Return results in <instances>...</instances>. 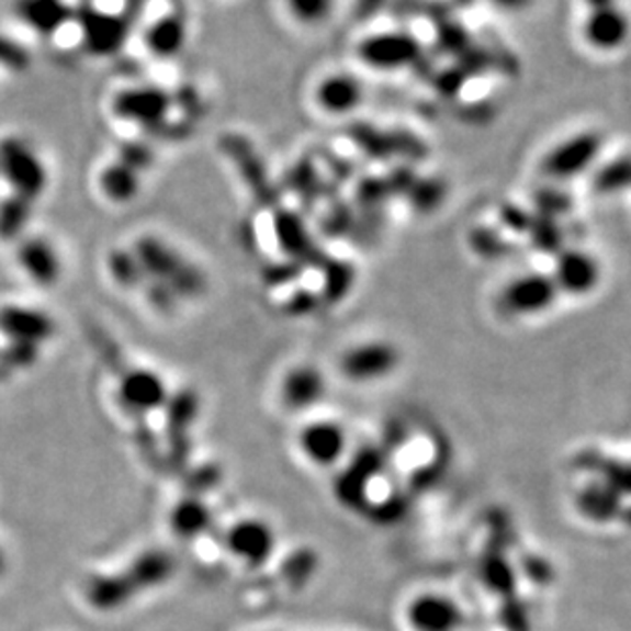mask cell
<instances>
[{
	"instance_id": "6da1fadb",
	"label": "cell",
	"mask_w": 631,
	"mask_h": 631,
	"mask_svg": "<svg viewBox=\"0 0 631 631\" xmlns=\"http://www.w3.org/2000/svg\"><path fill=\"white\" fill-rule=\"evenodd\" d=\"M0 179L11 189V195L30 203L40 200L49 183L44 158L21 136L0 138Z\"/></svg>"
},
{
	"instance_id": "8fae6325",
	"label": "cell",
	"mask_w": 631,
	"mask_h": 631,
	"mask_svg": "<svg viewBox=\"0 0 631 631\" xmlns=\"http://www.w3.org/2000/svg\"><path fill=\"white\" fill-rule=\"evenodd\" d=\"M13 11L21 25L42 37L56 35L77 15L68 0H15Z\"/></svg>"
},
{
	"instance_id": "4316f807",
	"label": "cell",
	"mask_w": 631,
	"mask_h": 631,
	"mask_svg": "<svg viewBox=\"0 0 631 631\" xmlns=\"http://www.w3.org/2000/svg\"><path fill=\"white\" fill-rule=\"evenodd\" d=\"M25 52L21 47L11 46L9 42H0V63L21 66L25 63Z\"/></svg>"
},
{
	"instance_id": "3957f363",
	"label": "cell",
	"mask_w": 631,
	"mask_h": 631,
	"mask_svg": "<svg viewBox=\"0 0 631 631\" xmlns=\"http://www.w3.org/2000/svg\"><path fill=\"white\" fill-rule=\"evenodd\" d=\"M75 21L80 30V44L93 58H111L127 44L129 23L115 11L89 2L77 11Z\"/></svg>"
},
{
	"instance_id": "cb8c5ba5",
	"label": "cell",
	"mask_w": 631,
	"mask_h": 631,
	"mask_svg": "<svg viewBox=\"0 0 631 631\" xmlns=\"http://www.w3.org/2000/svg\"><path fill=\"white\" fill-rule=\"evenodd\" d=\"M30 201L21 200L15 195H9L0 203V238H15L30 222L32 214Z\"/></svg>"
},
{
	"instance_id": "7a4b0ae2",
	"label": "cell",
	"mask_w": 631,
	"mask_h": 631,
	"mask_svg": "<svg viewBox=\"0 0 631 631\" xmlns=\"http://www.w3.org/2000/svg\"><path fill=\"white\" fill-rule=\"evenodd\" d=\"M136 259L144 271V275H153L160 279L158 285L169 288L174 295H195L203 290V279L201 273L187 264L185 259H181L172 248L160 243L158 238H144L136 247Z\"/></svg>"
},
{
	"instance_id": "9a60e30c",
	"label": "cell",
	"mask_w": 631,
	"mask_h": 631,
	"mask_svg": "<svg viewBox=\"0 0 631 631\" xmlns=\"http://www.w3.org/2000/svg\"><path fill=\"white\" fill-rule=\"evenodd\" d=\"M19 262L23 271L44 288L54 285L63 275L60 255L44 238H32L23 243V247L19 250Z\"/></svg>"
},
{
	"instance_id": "7c38bea8",
	"label": "cell",
	"mask_w": 631,
	"mask_h": 631,
	"mask_svg": "<svg viewBox=\"0 0 631 631\" xmlns=\"http://www.w3.org/2000/svg\"><path fill=\"white\" fill-rule=\"evenodd\" d=\"M169 392L162 378L150 370H132L120 384V401L134 413H153L167 401Z\"/></svg>"
},
{
	"instance_id": "484cf974",
	"label": "cell",
	"mask_w": 631,
	"mask_h": 631,
	"mask_svg": "<svg viewBox=\"0 0 631 631\" xmlns=\"http://www.w3.org/2000/svg\"><path fill=\"white\" fill-rule=\"evenodd\" d=\"M109 273L117 283H122L124 288H132L134 283H139L144 279V271L139 267L138 259L134 252H125V250H115L109 259Z\"/></svg>"
},
{
	"instance_id": "5b68a950",
	"label": "cell",
	"mask_w": 631,
	"mask_h": 631,
	"mask_svg": "<svg viewBox=\"0 0 631 631\" xmlns=\"http://www.w3.org/2000/svg\"><path fill=\"white\" fill-rule=\"evenodd\" d=\"M113 113L127 124L155 129L165 124L170 111V97L158 87H127L111 101Z\"/></svg>"
},
{
	"instance_id": "d6986e66",
	"label": "cell",
	"mask_w": 631,
	"mask_h": 631,
	"mask_svg": "<svg viewBox=\"0 0 631 631\" xmlns=\"http://www.w3.org/2000/svg\"><path fill=\"white\" fill-rule=\"evenodd\" d=\"M142 187L139 170L129 167L124 160H115L101 170L99 174V189L101 193L113 203H129L136 200Z\"/></svg>"
},
{
	"instance_id": "e0dca14e",
	"label": "cell",
	"mask_w": 631,
	"mask_h": 631,
	"mask_svg": "<svg viewBox=\"0 0 631 631\" xmlns=\"http://www.w3.org/2000/svg\"><path fill=\"white\" fill-rule=\"evenodd\" d=\"M630 23L628 16L616 7H607L593 11V15L586 19L585 35L590 46L599 49H616L628 40Z\"/></svg>"
},
{
	"instance_id": "277c9868",
	"label": "cell",
	"mask_w": 631,
	"mask_h": 631,
	"mask_svg": "<svg viewBox=\"0 0 631 631\" xmlns=\"http://www.w3.org/2000/svg\"><path fill=\"white\" fill-rule=\"evenodd\" d=\"M357 58L375 70H401L420 58V46L408 33H373L357 46Z\"/></svg>"
},
{
	"instance_id": "30bf717a",
	"label": "cell",
	"mask_w": 631,
	"mask_h": 631,
	"mask_svg": "<svg viewBox=\"0 0 631 631\" xmlns=\"http://www.w3.org/2000/svg\"><path fill=\"white\" fill-rule=\"evenodd\" d=\"M300 449L309 462L330 467L347 451V435L335 420H314L300 432Z\"/></svg>"
},
{
	"instance_id": "8992f818",
	"label": "cell",
	"mask_w": 631,
	"mask_h": 631,
	"mask_svg": "<svg viewBox=\"0 0 631 631\" xmlns=\"http://www.w3.org/2000/svg\"><path fill=\"white\" fill-rule=\"evenodd\" d=\"M398 353L387 342H361L345 351L340 359V371L353 382L382 380L396 370Z\"/></svg>"
},
{
	"instance_id": "9c48e42d",
	"label": "cell",
	"mask_w": 631,
	"mask_h": 631,
	"mask_svg": "<svg viewBox=\"0 0 631 631\" xmlns=\"http://www.w3.org/2000/svg\"><path fill=\"white\" fill-rule=\"evenodd\" d=\"M0 333L9 342L42 347L54 337L56 324L46 312L27 306H4L0 309Z\"/></svg>"
},
{
	"instance_id": "d4e9b609",
	"label": "cell",
	"mask_w": 631,
	"mask_h": 631,
	"mask_svg": "<svg viewBox=\"0 0 631 631\" xmlns=\"http://www.w3.org/2000/svg\"><path fill=\"white\" fill-rule=\"evenodd\" d=\"M288 13L300 25H320L335 11V0H285Z\"/></svg>"
},
{
	"instance_id": "83f0119b",
	"label": "cell",
	"mask_w": 631,
	"mask_h": 631,
	"mask_svg": "<svg viewBox=\"0 0 631 631\" xmlns=\"http://www.w3.org/2000/svg\"><path fill=\"white\" fill-rule=\"evenodd\" d=\"M384 2L385 0H359L357 7H359V13H361V15H373L375 11L382 9Z\"/></svg>"
},
{
	"instance_id": "ba28073f",
	"label": "cell",
	"mask_w": 631,
	"mask_h": 631,
	"mask_svg": "<svg viewBox=\"0 0 631 631\" xmlns=\"http://www.w3.org/2000/svg\"><path fill=\"white\" fill-rule=\"evenodd\" d=\"M363 97H365L363 82L349 72L326 75L314 91V101L318 109L333 117L354 113L361 108Z\"/></svg>"
},
{
	"instance_id": "7402d4cb",
	"label": "cell",
	"mask_w": 631,
	"mask_h": 631,
	"mask_svg": "<svg viewBox=\"0 0 631 631\" xmlns=\"http://www.w3.org/2000/svg\"><path fill=\"white\" fill-rule=\"evenodd\" d=\"M210 510L200 500H181L172 515L170 525L179 538H198L210 525Z\"/></svg>"
},
{
	"instance_id": "f1b7e54d",
	"label": "cell",
	"mask_w": 631,
	"mask_h": 631,
	"mask_svg": "<svg viewBox=\"0 0 631 631\" xmlns=\"http://www.w3.org/2000/svg\"><path fill=\"white\" fill-rule=\"evenodd\" d=\"M590 4L593 11H599V9H607V7H613V0H586Z\"/></svg>"
},
{
	"instance_id": "2e32d148",
	"label": "cell",
	"mask_w": 631,
	"mask_h": 631,
	"mask_svg": "<svg viewBox=\"0 0 631 631\" xmlns=\"http://www.w3.org/2000/svg\"><path fill=\"white\" fill-rule=\"evenodd\" d=\"M408 619L415 631H451L460 621V611L449 599L425 595L410 605Z\"/></svg>"
},
{
	"instance_id": "1f68e13d",
	"label": "cell",
	"mask_w": 631,
	"mask_h": 631,
	"mask_svg": "<svg viewBox=\"0 0 631 631\" xmlns=\"http://www.w3.org/2000/svg\"><path fill=\"white\" fill-rule=\"evenodd\" d=\"M89 2H94V0H89Z\"/></svg>"
},
{
	"instance_id": "44dd1931",
	"label": "cell",
	"mask_w": 631,
	"mask_h": 631,
	"mask_svg": "<svg viewBox=\"0 0 631 631\" xmlns=\"http://www.w3.org/2000/svg\"><path fill=\"white\" fill-rule=\"evenodd\" d=\"M138 593L134 583L129 581L127 572L124 574H111V576H97L89 585V599L93 600L101 609L122 607L132 599V595Z\"/></svg>"
},
{
	"instance_id": "5bb4252c",
	"label": "cell",
	"mask_w": 631,
	"mask_h": 631,
	"mask_svg": "<svg viewBox=\"0 0 631 631\" xmlns=\"http://www.w3.org/2000/svg\"><path fill=\"white\" fill-rule=\"evenodd\" d=\"M187 19L181 13H165L155 19L144 32V46L160 60H169L185 49Z\"/></svg>"
},
{
	"instance_id": "ffe728a7",
	"label": "cell",
	"mask_w": 631,
	"mask_h": 631,
	"mask_svg": "<svg viewBox=\"0 0 631 631\" xmlns=\"http://www.w3.org/2000/svg\"><path fill=\"white\" fill-rule=\"evenodd\" d=\"M554 297V288L545 279H523L508 288L507 304L519 312H538L543 309Z\"/></svg>"
},
{
	"instance_id": "f546056e",
	"label": "cell",
	"mask_w": 631,
	"mask_h": 631,
	"mask_svg": "<svg viewBox=\"0 0 631 631\" xmlns=\"http://www.w3.org/2000/svg\"><path fill=\"white\" fill-rule=\"evenodd\" d=\"M498 2H500V4H505L507 9H515V7H521V4H525L527 0H498Z\"/></svg>"
},
{
	"instance_id": "4fadbf2b",
	"label": "cell",
	"mask_w": 631,
	"mask_h": 631,
	"mask_svg": "<svg viewBox=\"0 0 631 631\" xmlns=\"http://www.w3.org/2000/svg\"><path fill=\"white\" fill-rule=\"evenodd\" d=\"M599 136L585 134L578 138L568 139L562 146L552 150V155L545 158L543 169L555 179H570L581 174L583 170L599 155Z\"/></svg>"
},
{
	"instance_id": "603a6c76",
	"label": "cell",
	"mask_w": 631,
	"mask_h": 631,
	"mask_svg": "<svg viewBox=\"0 0 631 631\" xmlns=\"http://www.w3.org/2000/svg\"><path fill=\"white\" fill-rule=\"evenodd\" d=\"M560 281H562V288H566L570 292H588L597 281V267L585 255H578V252L570 255L562 259Z\"/></svg>"
},
{
	"instance_id": "ac0fdd59",
	"label": "cell",
	"mask_w": 631,
	"mask_h": 631,
	"mask_svg": "<svg viewBox=\"0 0 631 631\" xmlns=\"http://www.w3.org/2000/svg\"><path fill=\"white\" fill-rule=\"evenodd\" d=\"M323 373L308 365L295 368L292 373H288L285 382H283V402L292 408V410H306L309 406L318 404L324 396Z\"/></svg>"
},
{
	"instance_id": "4dcf8cb0",
	"label": "cell",
	"mask_w": 631,
	"mask_h": 631,
	"mask_svg": "<svg viewBox=\"0 0 631 631\" xmlns=\"http://www.w3.org/2000/svg\"><path fill=\"white\" fill-rule=\"evenodd\" d=\"M2 568H4V555L0 552V572H2Z\"/></svg>"
},
{
	"instance_id": "52a82bcc",
	"label": "cell",
	"mask_w": 631,
	"mask_h": 631,
	"mask_svg": "<svg viewBox=\"0 0 631 631\" xmlns=\"http://www.w3.org/2000/svg\"><path fill=\"white\" fill-rule=\"evenodd\" d=\"M226 548L248 566H259L275 552V533L261 519H243L228 529Z\"/></svg>"
}]
</instances>
